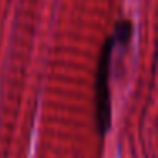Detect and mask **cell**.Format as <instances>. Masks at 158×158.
<instances>
[{"label":"cell","instance_id":"cell-1","mask_svg":"<svg viewBox=\"0 0 158 158\" xmlns=\"http://www.w3.org/2000/svg\"><path fill=\"white\" fill-rule=\"evenodd\" d=\"M116 39L110 36L104 43L95 70V123L100 134L110 127V92H109V65L110 51Z\"/></svg>","mask_w":158,"mask_h":158},{"label":"cell","instance_id":"cell-2","mask_svg":"<svg viewBox=\"0 0 158 158\" xmlns=\"http://www.w3.org/2000/svg\"><path fill=\"white\" fill-rule=\"evenodd\" d=\"M131 36V24L129 21H119L116 26V31H114V36L112 38L116 39V41H123L126 43L127 39H129Z\"/></svg>","mask_w":158,"mask_h":158}]
</instances>
